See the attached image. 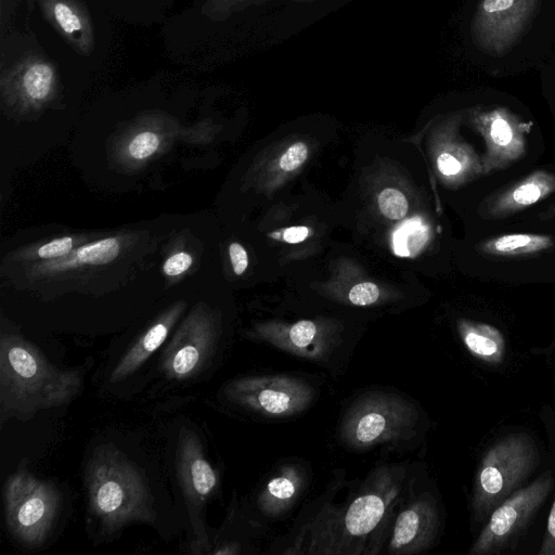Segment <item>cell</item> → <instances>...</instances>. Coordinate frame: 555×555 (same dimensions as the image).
<instances>
[{"instance_id":"3957f363","label":"cell","mask_w":555,"mask_h":555,"mask_svg":"<svg viewBox=\"0 0 555 555\" xmlns=\"http://www.w3.org/2000/svg\"><path fill=\"white\" fill-rule=\"evenodd\" d=\"M89 509L104 532L153 522V496L137 465L114 446L96 449L86 468Z\"/></svg>"},{"instance_id":"836d02e7","label":"cell","mask_w":555,"mask_h":555,"mask_svg":"<svg viewBox=\"0 0 555 555\" xmlns=\"http://www.w3.org/2000/svg\"><path fill=\"white\" fill-rule=\"evenodd\" d=\"M554 214H555V207H554Z\"/></svg>"},{"instance_id":"d6986e66","label":"cell","mask_w":555,"mask_h":555,"mask_svg":"<svg viewBox=\"0 0 555 555\" xmlns=\"http://www.w3.org/2000/svg\"><path fill=\"white\" fill-rule=\"evenodd\" d=\"M180 310L173 308L153 323L122 354L111 373L112 383L121 382L138 369L164 344Z\"/></svg>"},{"instance_id":"52a82bcc","label":"cell","mask_w":555,"mask_h":555,"mask_svg":"<svg viewBox=\"0 0 555 555\" xmlns=\"http://www.w3.org/2000/svg\"><path fill=\"white\" fill-rule=\"evenodd\" d=\"M224 395L232 403L268 417H289L313 401L314 388L289 375L245 376L230 380Z\"/></svg>"},{"instance_id":"ac0fdd59","label":"cell","mask_w":555,"mask_h":555,"mask_svg":"<svg viewBox=\"0 0 555 555\" xmlns=\"http://www.w3.org/2000/svg\"><path fill=\"white\" fill-rule=\"evenodd\" d=\"M307 481V472L298 464L282 466L259 492L257 498L258 508L268 517L283 515L299 499Z\"/></svg>"},{"instance_id":"7402d4cb","label":"cell","mask_w":555,"mask_h":555,"mask_svg":"<svg viewBox=\"0 0 555 555\" xmlns=\"http://www.w3.org/2000/svg\"><path fill=\"white\" fill-rule=\"evenodd\" d=\"M427 241V225L418 218L410 219L393 234V251L401 257H414Z\"/></svg>"},{"instance_id":"603a6c76","label":"cell","mask_w":555,"mask_h":555,"mask_svg":"<svg viewBox=\"0 0 555 555\" xmlns=\"http://www.w3.org/2000/svg\"><path fill=\"white\" fill-rule=\"evenodd\" d=\"M377 202L383 215L391 220L401 219L408 211L405 196L392 188L384 189L379 193Z\"/></svg>"},{"instance_id":"4316f807","label":"cell","mask_w":555,"mask_h":555,"mask_svg":"<svg viewBox=\"0 0 555 555\" xmlns=\"http://www.w3.org/2000/svg\"><path fill=\"white\" fill-rule=\"evenodd\" d=\"M308 149L302 142L293 144L281 157L280 167L284 171H293L307 159Z\"/></svg>"},{"instance_id":"4dcf8cb0","label":"cell","mask_w":555,"mask_h":555,"mask_svg":"<svg viewBox=\"0 0 555 555\" xmlns=\"http://www.w3.org/2000/svg\"><path fill=\"white\" fill-rule=\"evenodd\" d=\"M540 555H555V501L551 507L546 533L542 547L539 552Z\"/></svg>"},{"instance_id":"277c9868","label":"cell","mask_w":555,"mask_h":555,"mask_svg":"<svg viewBox=\"0 0 555 555\" xmlns=\"http://www.w3.org/2000/svg\"><path fill=\"white\" fill-rule=\"evenodd\" d=\"M420 412L409 399L390 391H367L347 409L339 425L341 442L353 450L413 437Z\"/></svg>"},{"instance_id":"44dd1931","label":"cell","mask_w":555,"mask_h":555,"mask_svg":"<svg viewBox=\"0 0 555 555\" xmlns=\"http://www.w3.org/2000/svg\"><path fill=\"white\" fill-rule=\"evenodd\" d=\"M550 235L532 233L504 234L485 241L479 246L481 253L496 257L532 255L554 246Z\"/></svg>"},{"instance_id":"7a4b0ae2","label":"cell","mask_w":555,"mask_h":555,"mask_svg":"<svg viewBox=\"0 0 555 555\" xmlns=\"http://www.w3.org/2000/svg\"><path fill=\"white\" fill-rule=\"evenodd\" d=\"M82 387L78 370H61L28 340L2 333L0 416L28 420L41 410L70 402Z\"/></svg>"},{"instance_id":"d6a6232c","label":"cell","mask_w":555,"mask_h":555,"mask_svg":"<svg viewBox=\"0 0 555 555\" xmlns=\"http://www.w3.org/2000/svg\"><path fill=\"white\" fill-rule=\"evenodd\" d=\"M310 229L307 227H291L284 232V241L287 243H299L308 237Z\"/></svg>"},{"instance_id":"83f0119b","label":"cell","mask_w":555,"mask_h":555,"mask_svg":"<svg viewBox=\"0 0 555 555\" xmlns=\"http://www.w3.org/2000/svg\"><path fill=\"white\" fill-rule=\"evenodd\" d=\"M193 259L192 256L184 251H179L171 255L164 263V273L169 276L179 275L184 273L191 266Z\"/></svg>"},{"instance_id":"2e32d148","label":"cell","mask_w":555,"mask_h":555,"mask_svg":"<svg viewBox=\"0 0 555 555\" xmlns=\"http://www.w3.org/2000/svg\"><path fill=\"white\" fill-rule=\"evenodd\" d=\"M555 192V175L538 169L508 189L491 196L481 206L485 218H502L532 206Z\"/></svg>"},{"instance_id":"5b68a950","label":"cell","mask_w":555,"mask_h":555,"mask_svg":"<svg viewBox=\"0 0 555 555\" xmlns=\"http://www.w3.org/2000/svg\"><path fill=\"white\" fill-rule=\"evenodd\" d=\"M539 459L534 441L525 433L508 435L493 444L476 474L473 496L476 519L481 521L518 490L539 464Z\"/></svg>"},{"instance_id":"f546056e","label":"cell","mask_w":555,"mask_h":555,"mask_svg":"<svg viewBox=\"0 0 555 555\" xmlns=\"http://www.w3.org/2000/svg\"><path fill=\"white\" fill-rule=\"evenodd\" d=\"M229 254L234 273L241 275L248 266L246 250L241 244L232 243L229 247Z\"/></svg>"},{"instance_id":"5bb4252c","label":"cell","mask_w":555,"mask_h":555,"mask_svg":"<svg viewBox=\"0 0 555 555\" xmlns=\"http://www.w3.org/2000/svg\"><path fill=\"white\" fill-rule=\"evenodd\" d=\"M177 473L191 508L204 504L217 490L218 474L205 456L193 430L181 429L177 447Z\"/></svg>"},{"instance_id":"6da1fadb","label":"cell","mask_w":555,"mask_h":555,"mask_svg":"<svg viewBox=\"0 0 555 555\" xmlns=\"http://www.w3.org/2000/svg\"><path fill=\"white\" fill-rule=\"evenodd\" d=\"M405 466L374 468L343 506H324L297 532L308 554H376L384 545L401 501Z\"/></svg>"},{"instance_id":"30bf717a","label":"cell","mask_w":555,"mask_h":555,"mask_svg":"<svg viewBox=\"0 0 555 555\" xmlns=\"http://www.w3.org/2000/svg\"><path fill=\"white\" fill-rule=\"evenodd\" d=\"M472 124L486 145L481 157L483 175L503 170L525 156L531 122L505 107H495L475 111Z\"/></svg>"},{"instance_id":"4fadbf2b","label":"cell","mask_w":555,"mask_h":555,"mask_svg":"<svg viewBox=\"0 0 555 555\" xmlns=\"http://www.w3.org/2000/svg\"><path fill=\"white\" fill-rule=\"evenodd\" d=\"M537 0H482L473 23L476 44L503 53L516 39Z\"/></svg>"},{"instance_id":"484cf974","label":"cell","mask_w":555,"mask_h":555,"mask_svg":"<svg viewBox=\"0 0 555 555\" xmlns=\"http://www.w3.org/2000/svg\"><path fill=\"white\" fill-rule=\"evenodd\" d=\"M379 297L378 287L371 282H363L354 285L348 295L349 300L357 306H367L377 301Z\"/></svg>"},{"instance_id":"1f68e13d","label":"cell","mask_w":555,"mask_h":555,"mask_svg":"<svg viewBox=\"0 0 555 555\" xmlns=\"http://www.w3.org/2000/svg\"><path fill=\"white\" fill-rule=\"evenodd\" d=\"M272 1H288V2H298V3H310L321 0H231L228 8V17L232 14L245 10L246 8L253 5H261Z\"/></svg>"},{"instance_id":"cb8c5ba5","label":"cell","mask_w":555,"mask_h":555,"mask_svg":"<svg viewBox=\"0 0 555 555\" xmlns=\"http://www.w3.org/2000/svg\"><path fill=\"white\" fill-rule=\"evenodd\" d=\"M159 145L158 135L153 131L138 133L128 146L129 154L134 159H144L156 152Z\"/></svg>"},{"instance_id":"8992f818","label":"cell","mask_w":555,"mask_h":555,"mask_svg":"<svg viewBox=\"0 0 555 555\" xmlns=\"http://www.w3.org/2000/svg\"><path fill=\"white\" fill-rule=\"evenodd\" d=\"M4 517L10 533L23 545L40 546L50 534L62 505L57 487L20 470L3 488Z\"/></svg>"},{"instance_id":"ba28073f","label":"cell","mask_w":555,"mask_h":555,"mask_svg":"<svg viewBox=\"0 0 555 555\" xmlns=\"http://www.w3.org/2000/svg\"><path fill=\"white\" fill-rule=\"evenodd\" d=\"M551 487L552 475L545 472L528 486L507 496L492 511L489 521L469 553L492 554L507 547L543 503Z\"/></svg>"},{"instance_id":"9a60e30c","label":"cell","mask_w":555,"mask_h":555,"mask_svg":"<svg viewBox=\"0 0 555 555\" xmlns=\"http://www.w3.org/2000/svg\"><path fill=\"white\" fill-rule=\"evenodd\" d=\"M44 20L79 55L88 56L95 46L90 13L80 0H37Z\"/></svg>"},{"instance_id":"7c38bea8","label":"cell","mask_w":555,"mask_h":555,"mask_svg":"<svg viewBox=\"0 0 555 555\" xmlns=\"http://www.w3.org/2000/svg\"><path fill=\"white\" fill-rule=\"evenodd\" d=\"M439 513L429 493L410 496L399 502L388 535L387 552L395 555L417 554L427 550L436 539Z\"/></svg>"},{"instance_id":"ffe728a7","label":"cell","mask_w":555,"mask_h":555,"mask_svg":"<svg viewBox=\"0 0 555 555\" xmlns=\"http://www.w3.org/2000/svg\"><path fill=\"white\" fill-rule=\"evenodd\" d=\"M459 333L466 348L476 358L491 364H499L505 356V340L493 325L472 320H459Z\"/></svg>"},{"instance_id":"d4e9b609","label":"cell","mask_w":555,"mask_h":555,"mask_svg":"<svg viewBox=\"0 0 555 555\" xmlns=\"http://www.w3.org/2000/svg\"><path fill=\"white\" fill-rule=\"evenodd\" d=\"M74 248V238L64 236L41 245L36 251L38 259L57 260L67 256Z\"/></svg>"},{"instance_id":"9c48e42d","label":"cell","mask_w":555,"mask_h":555,"mask_svg":"<svg viewBox=\"0 0 555 555\" xmlns=\"http://www.w3.org/2000/svg\"><path fill=\"white\" fill-rule=\"evenodd\" d=\"M0 90L8 106L18 112L38 111L59 93L57 68L40 54L24 55L2 73Z\"/></svg>"},{"instance_id":"8fae6325","label":"cell","mask_w":555,"mask_h":555,"mask_svg":"<svg viewBox=\"0 0 555 555\" xmlns=\"http://www.w3.org/2000/svg\"><path fill=\"white\" fill-rule=\"evenodd\" d=\"M217 331L202 311L192 313L163 352L160 366L164 374L184 380L198 374L214 354Z\"/></svg>"},{"instance_id":"f1b7e54d","label":"cell","mask_w":555,"mask_h":555,"mask_svg":"<svg viewBox=\"0 0 555 555\" xmlns=\"http://www.w3.org/2000/svg\"><path fill=\"white\" fill-rule=\"evenodd\" d=\"M231 0H206L202 13L212 21H224L228 17V8Z\"/></svg>"},{"instance_id":"e0dca14e","label":"cell","mask_w":555,"mask_h":555,"mask_svg":"<svg viewBox=\"0 0 555 555\" xmlns=\"http://www.w3.org/2000/svg\"><path fill=\"white\" fill-rule=\"evenodd\" d=\"M262 336L285 352L319 363L327 362L335 352L333 341L310 320L298 321L286 330L266 331Z\"/></svg>"}]
</instances>
